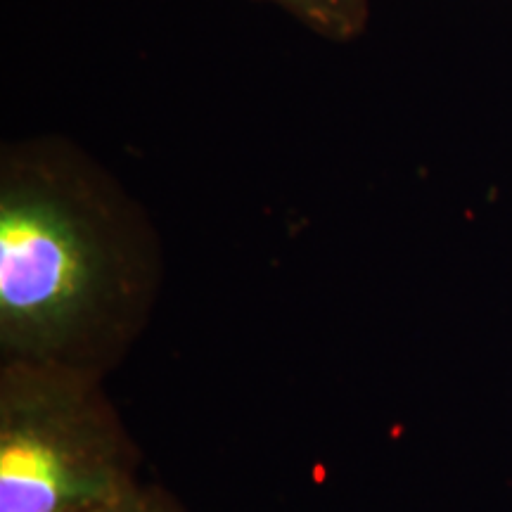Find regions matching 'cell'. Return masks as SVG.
I'll list each match as a JSON object with an SVG mask.
<instances>
[{
    "label": "cell",
    "instance_id": "1",
    "mask_svg": "<svg viewBox=\"0 0 512 512\" xmlns=\"http://www.w3.org/2000/svg\"><path fill=\"white\" fill-rule=\"evenodd\" d=\"M162 247L143 207L86 152L31 138L0 152V363L105 377L145 330Z\"/></svg>",
    "mask_w": 512,
    "mask_h": 512
},
{
    "label": "cell",
    "instance_id": "4",
    "mask_svg": "<svg viewBox=\"0 0 512 512\" xmlns=\"http://www.w3.org/2000/svg\"><path fill=\"white\" fill-rule=\"evenodd\" d=\"M95 512H185L181 503L174 501L159 486L150 484H133L124 494L112 498Z\"/></svg>",
    "mask_w": 512,
    "mask_h": 512
},
{
    "label": "cell",
    "instance_id": "3",
    "mask_svg": "<svg viewBox=\"0 0 512 512\" xmlns=\"http://www.w3.org/2000/svg\"><path fill=\"white\" fill-rule=\"evenodd\" d=\"M328 41H354L366 29L370 0H268Z\"/></svg>",
    "mask_w": 512,
    "mask_h": 512
},
{
    "label": "cell",
    "instance_id": "2",
    "mask_svg": "<svg viewBox=\"0 0 512 512\" xmlns=\"http://www.w3.org/2000/svg\"><path fill=\"white\" fill-rule=\"evenodd\" d=\"M105 377L0 363V512H95L138 484Z\"/></svg>",
    "mask_w": 512,
    "mask_h": 512
}]
</instances>
